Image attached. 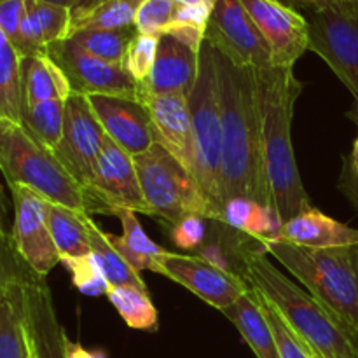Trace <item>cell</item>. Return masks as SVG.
Listing matches in <instances>:
<instances>
[{"mask_svg":"<svg viewBox=\"0 0 358 358\" xmlns=\"http://www.w3.org/2000/svg\"><path fill=\"white\" fill-rule=\"evenodd\" d=\"M215 63L222 112V199L247 198L273 208L262 164L255 70L234 65L217 49Z\"/></svg>","mask_w":358,"mask_h":358,"instance_id":"6da1fadb","label":"cell"},{"mask_svg":"<svg viewBox=\"0 0 358 358\" xmlns=\"http://www.w3.org/2000/svg\"><path fill=\"white\" fill-rule=\"evenodd\" d=\"M261 108L262 164L271 205L282 217L283 224L310 208L296 152L292 145L294 107L303 91V83L294 69L269 66L255 70Z\"/></svg>","mask_w":358,"mask_h":358,"instance_id":"7a4b0ae2","label":"cell"},{"mask_svg":"<svg viewBox=\"0 0 358 358\" xmlns=\"http://www.w3.org/2000/svg\"><path fill=\"white\" fill-rule=\"evenodd\" d=\"M240 269L250 289L282 317L315 357L357 358L358 339L339 325L310 292L297 287L269 262L261 241L241 252Z\"/></svg>","mask_w":358,"mask_h":358,"instance_id":"3957f363","label":"cell"},{"mask_svg":"<svg viewBox=\"0 0 358 358\" xmlns=\"http://www.w3.org/2000/svg\"><path fill=\"white\" fill-rule=\"evenodd\" d=\"M261 245L358 339V245L315 250L278 238Z\"/></svg>","mask_w":358,"mask_h":358,"instance_id":"277c9868","label":"cell"},{"mask_svg":"<svg viewBox=\"0 0 358 358\" xmlns=\"http://www.w3.org/2000/svg\"><path fill=\"white\" fill-rule=\"evenodd\" d=\"M194 142V177L212 208L222 219V112L215 49L203 42L194 87L187 96Z\"/></svg>","mask_w":358,"mask_h":358,"instance_id":"5b68a950","label":"cell"},{"mask_svg":"<svg viewBox=\"0 0 358 358\" xmlns=\"http://www.w3.org/2000/svg\"><path fill=\"white\" fill-rule=\"evenodd\" d=\"M0 173L7 185H27L48 201L86 213L83 189L55 154L35 142L21 122L3 115H0Z\"/></svg>","mask_w":358,"mask_h":358,"instance_id":"8992f818","label":"cell"},{"mask_svg":"<svg viewBox=\"0 0 358 358\" xmlns=\"http://www.w3.org/2000/svg\"><path fill=\"white\" fill-rule=\"evenodd\" d=\"M133 159L150 217L166 220L171 226L189 215L219 220L192 171L161 143H154L149 150Z\"/></svg>","mask_w":358,"mask_h":358,"instance_id":"52a82bcc","label":"cell"},{"mask_svg":"<svg viewBox=\"0 0 358 358\" xmlns=\"http://www.w3.org/2000/svg\"><path fill=\"white\" fill-rule=\"evenodd\" d=\"M83 196L87 215L103 213L115 217L121 210L150 215L140 187L135 159L108 136H105L93 178L83 187Z\"/></svg>","mask_w":358,"mask_h":358,"instance_id":"ba28073f","label":"cell"},{"mask_svg":"<svg viewBox=\"0 0 358 358\" xmlns=\"http://www.w3.org/2000/svg\"><path fill=\"white\" fill-rule=\"evenodd\" d=\"M310 27L308 49L320 56L348 87L355 100L352 117L358 122V6L304 14Z\"/></svg>","mask_w":358,"mask_h":358,"instance_id":"9c48e42d","label":"cell"},{"mask_svg":"<svg viewBox=\"0 0 358 358\" xmlns=\"http://www.w3.org/2000/svg\"><path fill=\"white\" fill-rule=\"evenodd\" d=\"M45 55L65 73L72 93L84 96L103 94L138 100L140 84L122 69V65L107 63L90 55L72 38L51 44Z\"/></svg>","mask_w":358,"mask_h":358,"instance_id":"30bf717a","label":"cell"},{"mask_svg":"<svg viewBox=\"0 0 358 358\" xmlns=\"http://www.w3.org/2000/svg\"><path fill=\"white\" fill-rule=\"evenodd\" d=\"M205 41L243 69L273 66L271 49L240 0H219L206 27Z\"/></svg>","mask_w":358,"mask_h":358,"instance_id":"8fae6325","label":"cell"},{"mask_svg":"<svg viewBox=\"0 0 358 358\" xmlns=\"http://www.w3.org/2000/svg\"><path fill=\"white\" fill-rule=\"evenodd\" d=\"M105 136L87 98L84 94H70L65 101L62 140L52 154L80 189L93 178Z\"/></svg>","mask_w":358,"mask_h":358,"instance_id":"7c38bea8","label":"cell"},{"mask_svg":"<svg viewBox=\"0 0 358 358\" xmlns=\"http://www.w3.org/2000/svg\"><path fill=\"white\" fill-rule=\"evenodd\" d=\"M14 206L13 240L31 271L45 278L52 268L62 264L48 224V199L21 184L9 185Z\"/></svg>","mask_w":358,"mask_h":358,"instance_id":"4fadbf2b","label":"cell"},{"mask_svg":"<svg viewBox=\"0 0 358 358\" xmlns=\"http://www.w3.org/2000/svg\"><path fill=\"white\" fill-rule=\"evenodd\" d=\"M271 49L273 66L294 69L308 51L310 27L303 13L280 0H240Z\"/></svg>","mask_w":358,"mask_h":358,"instance_id":"5bb4252c","label":"cell"},{"mask_svg":"<svg viewBox=\"0 0 358 358\" xmlns=\"http://www.w3.org/2000/svg\"><path fill=\"white\" fill-rule=\"evenodd\" d=\"M163 276L173 280L205 301L208 306L224 311L250 292V285L240 275H233L198 255L166 252L163 259Z\"/></svg>","mask_w":358,"mask_h":358,"instance_id":"9a60e30c","label":"cell"},{"mask_svg":"<svg viewBox=\"0 0 358 358\" xmlns=\"http://www.w3.org/2000/svg\"><path fill=\"white\" fill-rule=\"evenodd\" d=\"M105 135L136 157L157 143L149 110L140 100L91 94L86 96Z\"/></svg>","mask_w":358,"mask_h":358,"instance_id":"2e32d148","label":"cell"},{"mask_svg":"<svg viewBox=\"0 0 358 358\" xmlns=\"http://www.w3.org/2000/svg\"><path fill=\"white\" fill-rule=\"evenodd\" d=\"M21 313L24 341L34 358H65L66 334L45 278L21 287Z\"/></svg>","mask_w":358,"mask_h":358,"instance_id":"e0dca14e","label":"cell"},{"mask_svg":"<svg viewBox=\"0 0 358 358\" xmlns=\"http://www.w3.org/2000/svg\"><path fill=\"white\" fill-rule=\"evenodd\" d=\"M199 52L187 48L171 35H161L156 62L145 83L140 84V96L182 94L189 96L198 79Z\"/></svg>","mask_w":358,"mask_h":358,"instance_id":"ac0fdd59","label":"cell"},{"mask_svg":"<svg viewBox=\"0 0 358 358\" xmlns=\"http://www.w3.org/2000/svg\"><path fill=\"white\" fill-rule=\"evenodd\" d=\"M149 110L157 143L170 150L194 175V142L187 96L182 94H147L140 98Z\"/></svg>","mask_w":358,"mask_h":358,"instance_id":"d6986e66","label":"cell"},{"mask_svg":"<svg viewBox=\"0 0 358 358\" xmlns=\"http://www.w3.org/2000/svg\"><path fill=\"white\" fill-rule=\"evenodd\" d=\"M72 10L42 0H27L20 37L14 48L23 56L45 55L55 42L65 41L70 34Z\"/></svg>","mask_w":358,"mask_h":358,"instance_id":"ffe728a7","label":"cell"},{"mask_svg":"<svg viewBox=\"0 0 358 358\" xmlns=\"http://www.w3.org/2000/svg\"><path fill=\"white\" fill-rule=\"evenodd\" d=\"M278 240L315 250L352 247L358 245V229L310 206L283 224Z\"/></svg>","mask_w":358,"mask_h":358,"instance_id":"44dd1931","label":"cell"},{"mask_svg":"<svg viewBox=\"0 0 358 358\" xmlns=\"http://www.w3.org/2000/svg\"><path fill=\"white\" fill-rule=\"evenodd\" d=\"M122 226L121 236L108 234V241L114 245L115 250L122 255L126 262L135 269L136 273L152 271L157 275H163V259L168 250L154 243L147 233L143 231L142 224L138 222V217L135 212L121 210L115 213Z\"/></svg>","mask_w":358,"mask_h":358,"instance_id":"7402d4cb","label":"cell"},{"mask_svg":"<svg viewBox=\"0 0 358 358\" xmlns=\"http://www.w3.org/2000/svg\"><path fill=\"white\" fill-rule=\"evenodd\" d=\"M241 334L243 341L250 346L257 358H280L278 346L271 327L261 310L254 290L238 299L233 306L220 311Z\"/></svg>","mask_w":358,"mask_h":358,"instance_id":"603a6c76","label":"cell"},{"mask_svg":"<svg viewBox=\"0 0 358 358\" xmlns=\"http://www.w3.org/2000/svg\"><path fill=\"white\" fill-rule=\"evenodd\" d=\"M21 94L23 105L62 100L72 94L69 79L48 55L21 58Z\"/></svg>","mask_w":358,"mask_h":358,"instance_id":"cb8c5ba5","label":"cell"},{"mask_svg":"<svg viewBox=\"0 0 358 358\" xmlns=\"http://www.w3.org/2000/svg\"><path fill=\"white\" fill-rule=\"evenodd\" d=\"M143 0H91L73 7L70 34L86 30H117L135 27V16Z\"/></svg>","mask_w":358,"mask_h":358,"instance_id":"d4e9b609","label":"cell"},{"mask_svg":"<svg viewBox=\"0 0 358 358\" xmlns=\"http://www.w3.org/2000/svg\"><path fill=\"white\" fill-rule=\"evenodd\" d=\"M48 224L59 257L76 259L91 254L84 213L48 203Z\"/></svg>","mask_w":358,"mask_h":358,"instance_id":"484cf974","label":"cell"},{"mask_svg":"<svg viewBox=\"0 0 358 358\" xmlns=\"http://www.w3.org/2000/svg\"><path fill=\"white\" fill-rule=\"evenodd\" d=\"M84 224H86L87 229V240H90L91 254L94 255L96 262L100 264L101 271H103L105 278L110 283V287L135 285L147 289L142 275L136 273L135 269L122 259V255L119 254L114 248V245L108 241L107 233L101 231L100 227L96 226V222H93V219H91L87 213H84Z\"/></svg>","mask_w":358,"mask_h":358,"instance_id":"4316f807","label":"cell"},{"mask_svg":"<svg viewBox=\"0 0 358 358\" xmlns=\"http://www.w3.org/2000/svg\"><path fill=\"white\" fill-rule=\"evenodd\" d=\"M107 299L117 310L128 327L149 332H156L159 329V315L150 299L149 290L143 287H110Z\"/></svg>","mask_w":358,"mask_h":358,"instance_id":"83f0119b","label":"cell"},{"mask_svg":"<svg viewBox=\"0 0 358 358\" xmlns=\"http://www.w3.org/2000/svg\"><path fill=\"white\" fill-rule=\"evenodd\" d=\"M63 117H65V101L62 100L38 101V103L23 105L21 108V126L35 142L41 143L49 152H52L62 140Z\"/></svg>","mask_w":358,"mask_h":358,"instance_id":"f1b7e54d","label":"cell"},{"mask_svg":"<svg viewBox=\"0 0 358 358\" xmlns=\"http://www.w3.org/2000/svg\"><path fill=\"white\" fill-rule=\"evenodd\" d=\"M21 55L0 28V115L21 122Z\"/></svg>","mask_w":358,"mask_h":358,"instance_id":"f546056e","label":"cell"},{"mask_svg":"<svg viewBox=\"0 0 358 358\" xmlns=\"http://www.w3.org/2000/svg\"><path fill=\"white\" fill-rule=\"evenodd\" d=\"M0 358H27L21 287L0 292Z\"/></svg>","mask_w":358,"mask_h":358,"instance_id":"4dcf8cb0","label":"cell"},{"mask_svg":"<svg viewBox=\"0 0 358 358\" xmlns=\"http://www.w3.org/2000/svg\"><path fill=\"white\" fill-rule=\"evenodd\" d=\"M136 35L135 27L117 28V30H86L72 35L73 42L90 55L114 65H122L126 48Z\"/></svg>","mask_w":358,"mask_h":358,"instance_id":"1f68e13d","label":"cell"},{"mask_svg":"<svg viewBox=\"0 0 358 358\" xmlns=\"http://www.w3.org/2000/svg\"><path fill=\"white\" fill-rule=\"evenodd\" d=\"M37 280H41V276L35 275L23 261L14 245L13 234L0 226V292H7L14 287H24Z\"/></svg>","mask_w":358,"mask_h":358,"instance_id":"d6a6232c","label":"cell"},{"mask_svg":"<svg viewBox=\"0 0 358 358\" xmlns=\"http://www.w3.org/2000/svg\"><path fill=\"white\" fill-rule=\"evenodd\" d=\"M62 264L72 275L73 287L84 296H107V292L110 290V283L105 278L93 254L76 259H62Z\"/></svg>","mask_w":358,"mask_h":358,"instance_id":"836d02e7","label":"cell"},{"mask_svg":"<svg viewBox=\"0 0 358 358\" xmlns=\"http://www.w3.org/2000/svg\"><path fill=\"white\" fill-rule=\"evenodd\" d=\"M157 45H159V37H156V35L136 34L126 48L122 69L138 84L145 83L152 72Z\"/></svg>","mask_w":358,"mask_h":358,"instance_id":"e575fe53","label":"cell"},{"mask_svg":"<svg viewBox=\"0 0 358 358\" xmlns=\"http://www.w3.org/2000/svg\"><path fill=\"white\" fill-rule=\"evenodd\" d=\"M175 10L177 3L173 0H143L135 16L136 34L161 37L173 23Z\"/></svg>","mask_w":358,"mask_h":358,"instance_id":"d590c367","label":"cell"},{"mask_svg":"<svg viewBox=\"0 0 358 358\" xmlns=\"http://www.w3.org/2000/svg\"><path fill=\"white\" fill-rule=\"evenodd\" d=\"M257 299L259 304H261L262 313H264L266 320H268L269 327H271L273 336H275L280 358H315L311 350L303 341H299V338L290 331V327L282 320V317L262 297L257 296Z\"/></svg>","mask_w":358,"mask_h":358,"instance_id":"8d00e7d4","label":"cell"},{"mask_svg":"<svg viewBox=\"0 0 358 358\" xmlns=\"http://www.w3.org/2000/svg\"><path fill=\"white\" fill-rule=\"evenodd\" d=\"M206 222L201 215H189L171 226V240L182 250H196L206 240Z\"/></svg>","mask_w":358,"mask_h":358,"instance_id":"74e56055","label":"cell"},{"mask_svg":"<svg viewBox=\"0 0 358 358\" xmlns=\"http://www.w3.org/2000/svg\"><path fill=\"white\" fill-rule=\"evenodd\" d=\"M27 10V0H0V28L13 45L20 37V27Z\"/></svg>","mask_w":358,"mask_h":358,"instance_id":"f35d334b","label":"cell"},{"mask_svg":"<svg viewBox=\"0 0 358 358\" xmlns=\"http://www.w3.org/2000/svg\"><path fill=\"white\" fill-rule=\"evenodd\" d=\"M255 201L247 198H233L229 201L224 203L222 208V219L220 222L226 224L227 227L234 231H240L245 233L248 226V220H250L252 212H254Z\"/></svg>","mask_w":358,"mask_h":358,"instance_id":"ab89813d","label":"cell"},{"mask_svg":"<svg viewBox=\"0 0 358 358\" xmlns=\"http://www.w3.org/2000/svg\"><path fill=\"white\" fill-rule=\"evenodd\" d=\"M213 7H215V6H210V3H196V6H177L173 23L189 24V27H196V28H201V30H206V27H208L210 16H212ZM173 23H171V24H173Z\"/></svg>","mask_w":358,"mask_h":358,"instance_id":"60d3db41","label":"cell"},{"mask_svg":"<svg viewBox=\"0 0 358 358\" xmlns=\"http://www.w3.org/2000/svg\"><path fill=\"white\" fill-rule=\"evenodd\" d=\"M338 189L358 212V175L353 171L352 164H350L348 161V156L343 157V168L341 175H339Z\"/></svg>","mask_w":358,"mask_h":358,"instance_id":"b9f144b4","label":"cell"},{"mask_svg":"<svg viewBox=\"0 0 358 358\" xmlns=\"http://www.w3.org/2000/svg\"><path fill=\"white\" fill-rule=\"evenodd\" d=\"M285 6L294 7L299 13H318V10L336 9V7L358 6V0H280Z\"/></svg>","mask_w":358,"mask_h":358,"instance_id":"7bdbcfd3","label":"cell"},{"mask_svg":"<svg viewBox=\"0 0 358 358\" xmlns=\"http://www.w3.org/2000/svg\"><path fill=\"white\" fill-rule=\"evenodd\" d=\"M65 358H108L103 350H87L80 343L65 339Z\"/></svg>","mask_w":358,"mask_h":358,"instance_id":"ee69618b","label":"cell"},{"mask_svg":"<svg viewBox=\"0 0 358 358\" xmlns=\"http://www.w3.org/2000/svg\"><path fill=\"white\" fill-rule=\"evenodd\" d=\"M7 222V198L6 191H3V185L0 182V226L6 227Z\"/></svg>","mask_w":358,"mask_h":358,"instance_id":"f6af8a7d","label":"cell"},{"mask_svg":"<svg viewBox=\"0 0 358 358\" xmlns=\"http://www.w3.org/2000/svg\"><path fill=\"white\" fill-rule=\"evenodd\" d=\"M42 2H49V3H55V6L66 7V9H73V7L90 2V0H42Z\"/></svg>","mask_w":358,"mask_h":358,"instance_id":"bcb514c9","label":"cell"},{"mask_svg":"<svg viewBox=\"0 0 358 358\" xmlns=\"http://www.w3.org/2000/svg\"><path fill=\"white\" fill-rule=\"evenodd\" d=\"M348 161H350V164H352L353 171L358 175V135H357L355 142H353V149H352V154L348 156Z\"/></svg>","mask_w":358,"mask_h":358,"instance_id":"7dc6e473","label":"cell"},{"mask_svg":"<svg viewBox=\"0 0 358 358\" xmlns=\"http://www.w3.org/2000/svg\"><path fill=\"white\" fill-rule=\"evenodd\" d=\"M177 6H196V3H210V6H215L219 0H173Z\"/></svg>","mask_w":358,"mask_h":358,"instance_id":"c3c4849f","label":"cell"},{"mask_svg":"<svg viewBox=\"0 0 358 358\" xmlns=\"http://www.w3.org/2000/svg\"><path fill=\"white\" fill-rule=\"evenodd\" d=\"M27 358H34V355H31V352H30V348H28V345H27Z\"/></svg>","mask_w":358,"mask_h":358,"instance_id":"681fc988","label":"cell"},{"mask_svg":"<svg viewBox=\"0 0 358 358\" xmlns=\"http://www.w3.org/2000/svg\"><path fill=\"white\" fill-rule=\"evenodd\" d=\"M357 358H358V343H357Z\"/></svg>","mask_w":358,"mask_h":358,"instance_id":"f907efd6","label":"cell"},{"mask_svg":"<svg viewBox=\"0 0 358 358\" xmlns=\"http://www.w3.org/2000/svg\"><path fill=\"white\" fill-rule=\"evenodd\" d=\"M315 358H320V357H315Z\"/></svg>","mask_w":358,"mask_h":358,"instance_id":"816d5d0a","label":"cell"},{"mask_svg":"<svg viewBox=\"0 0 358 358\" xmlns=\"http://www.w3.org/2000/svg\"><path fill=\"white\" fill-rule=\"evenodd\" d=\"M90 2H91V0H90Z\"/></svg>","mask_w":358,"mask_h":358,"instance_id":"f5cc1de1","label":"cell"}]
</instances>
